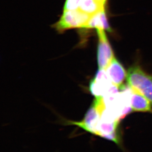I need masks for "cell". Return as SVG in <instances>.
<instances>
[{
  "mask_svg": "<svg viewBox=\"0 0 152 152\" xmlns=\"http://www.w3.org/2000/svg\"><path fill=\"white\" fill-rule=\"evenodd\" d=\"M151 103L141 93L132 89L131 107L132 110L139 112L151 111Z\"/></svg>",
  "mask_w": 152,
  "mask_h": 152,
  "instance_id": "7",
  "label": "cell"
},
{
  "mask_svg": "<svg viewBox=\"0 0 152 152\" xmlns=\"http://www.w3.org/2000/svg\"><path fill=\"white\" fill-rule=\"evenodd\" d=\"M97 1L102 4V6H104L107 0H96Z\"/></svg>",
  "mask_w": 152,
  "mask_h": 152,
  "instance_id": "10",
  "label": "cell"
},
{
  "mask_svg": "<svg viewBox=\"0 0 152 152\" xmlns=\"http://www.w3.org/2000/svg\"><path fill=\"white\" fill-rule=\"evenodd\" d=\"M103 9H104V6H102L96 0H83L79 10L92 16Z\"/></svg>",
  "mask_w": 152,
  "mask_h": 152,
  "instance_id": "8",
  "label": "cell"
},
{
  "mask_svg": "<svg viewBox=\"0 0 152 152\" xmlns=\"http://www.w3.org/2000/svg\"><path fill=\"white\" fill-rule=\"evenodd\" d=\"M90 17V15L79 10L64 11L60 20L53 26L59 32L72 28H83Z\"/></svg>",
  "mask_w": 152,
  "mask_h": 152,
  "instance_id": "2",
  "label": "cell"
},
{
  "mask_svg": "<svg viewBox=\"0 0 152 152\" xmlns=\"http://www.w3.org/2000/svg\"><path fill=\"white\" fill-rule=\"evenodd\" d=\"M105 70L112 84L119 88L126 78L127 73L125 68L115 57L113 58Z\"/></svg>",
  "mask_w": 152,
  "mask_h": 152,
  "instance_id": "5",
  "label": "cell"
},
{
  "mask_svg": "<svg viewBox=\"0 0 152 152\" xmlns=\"http://www.w3.org/2000/svg\"><path fill=\"white\" fill-rule=\"evenodd\" d=\"M112 85L106 70L99 69L95 77L90 82L89 89L96 97H102L107 94Z\"/></svg>",
  "mask_w": 152,
  "mask_h": 152,
  "instance_id": "4",
  "label": "cell"
},
{
  "mask_svg": "<svg viewBox=\"0 0 152 152\" xmlns=\"http://www.w3.org/2000/svg\"><path fill=\"white\" fill-rule=\"evenodd\" d=\"M126 80L132 89L145 96L152 104V77L134 66L128 70Z\"/></svg>",
  "mask_w": 152,
  "mask_h": 152,
  "instance_id": "1",
  "label": "cell"
},
{
  "mask_svg": "<svg viewBox=\"0 0 152 152\" xmlns=\"http://www.w3.org/2000/svg\"><path fill=\"white\" fill-rule=\"evenodd\" d=\"M83 0H66L64 7V11L79 10Z\"/></svg>",
  "mask_w": 152,
  "mask_h": 152,
  "instance_id": "9",
  "label": "cell"
},
{
  "mask_svg": "<svg viewBox=\"0 0 152 152\" xmlns=\"http://www.w3.org/2000/svg\"><path fill=\"white\" fill-rule=\"evenodd\" d=\"M83 28L84 29H102L109 32H112V30L109 25L106 17L104 9L91 16L87 24Z\"/></svg>",
  "mask_w": 152,
  "mask_h": 152,
  "instance_id": "6",
  "label": "cell"
},
{
  "mask_svg": "<svg viewBox=\"0 0 152 152\" xmlns=\"http://www.w3.org/2000/svg\"><path fill=\"white\" fill-rule=\"evenodd\" d=\"M99 38L97 60L99 69H106L113 58V52L104 30L96 29Z\"/></svg>",
  "mask_w": 152,
  "mask_h": 152,
  "instance_id": "3",
  "label": "cell"
}]
</instances>
